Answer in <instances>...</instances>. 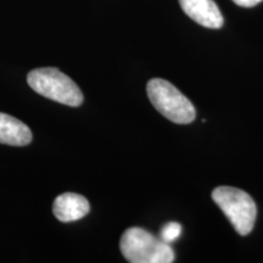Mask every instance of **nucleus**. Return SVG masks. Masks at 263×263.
Here are the masks:
<instances>
[{
    "instance_id": "obj_1",
    "label": "nucleus",
    "mask_w": 263,
    "mask_h": 263,
    "mask_svg": "<svg viewBox=\"0 0 263 263\" xmlns=\"http://www.w3.org/2000/svg\"><path fill=\"white\" fill-rule=\"evenodd\" d=\"M120 248L124 258L132 263H171L174 261V252L170 244L138 227H132L123 233Z\"/></svg>"
},
{
    "instance_id": "obj_2",
    "label": "nucleus",
    "mask_w": 263,
    "mask_h": 263,
    "mask_svg": "<svg viewBox=\"0 0 263 263\" xmlns=\"http://www.w3.org/2000/svg\"><path fill=\"white\" fill-rule=\"evenodd\" d=\"M27 82L39 95L57 103L77 107L83 103V93L77 84L55 67L35 68L27 76Z\"/></svg>"
},
{
    "instance_id": "obj_3",
    "label": "nucleus",
    "mask_w": 263,
    "mask_h": 263,
    "mask_svg": "<svg viewBox=\"0 0 263 263\" xmlns=\"http://www.w3.org/2000/svg\"><path fill=\"white\" fill-rule=\"evenodd\" d=\"M147 97L159 112L174 123L188 124L196 117L192 101L170 82L154 78L146 85Z\"/></svg>"
},
{
    "instance_id": "obj_4",
    "label": "nucleus",
    "mask_w": 263,
    "mask_h": 263,
    "mask_svg": "<svg viewBox=\"0 0 263 263\" xmlns=\"http://www.w3.org/2000/svg\"><path fill=\"white\" fill-rule=\"evenodd\" d=\"M212 199L222 210L238 234L245 236L254 229L257 209L251 196L244 190L232 186H218L212 192Z\"/></svg>"
},
{
    "instance_id": "obj_5",
    "label": "nucleus",
    "mask_w": 263,
    "mask_h": 263,
    "mask_svg": "<svg viewBox=\"0 0 263 263\" xmlns=\"http://www.w3.org/2000/svg\"><path fill=\"white\" fill-rule=\"evenodd\" d=\"M183 11L196 24L207 28H221L222 12L213 0H179Z\"/></svg>"
},
{
    "instance_id": "obj_6",
    "label": "nucleus",
    "mask_w": 263,
    "mask_h": 263,
    "mask_svg": "<svg viewBox=\"0 0 263 263\" xmlns=\"http://www.w3.org/2000/svg\"><path fill=\"white\" fill-rule=\"evenodd\" d=\"M90 205L84 196L76 193H64L55 199L52 212L60 222H74L89 213Z\"/></svg>"
},
{
    "instance_id": "obj_7",
    "label": "nucleus",
    "mask_w": 263,
    "mask_h": 263,
    "mask_svg": "<svg viewBox=\"0 0 263 263\" xmlns=\"http://www.w3.org/2000/svg\"><path fill=\"white\" fill-rule=\"evenodd\" d=\"M32 141V132L24 122L10 115L0 112V143L25 146Z\"/></svg>"
},
{
    "instance_id": "obj_8",
    "label": "nucleus",
    "mask_w": 263,
    "mask_h": 263,
    "mask_svg": "<svg viewBox=\"0 0 263 263\" xmlns=\"http://www.w3.org/2000/svg\"><path fill=\"white\" fill-rule=\"evenodd\" d=\"M182 234V226L177 222H170L166 226H163L161 230V239L167 244H171L174 240H177Z\"/></svg>"
},
{
    "instance_id": "obj_9",
    "label": "nucleus",
    "mask_w": 263,
    "mask_h": 263,
    "mask_svg": "<svg viewBox=\"0 0 263 263\" xmlns=\"http://www.w3.org/2000/svg\"><path fill=\"white\" fill-rule=\"evenodd\" d=\"M236 5L244 6V8H252V6H256L259 3L263 2V0H233Z\"/></svg>"
}]
</instances>
